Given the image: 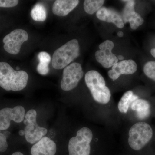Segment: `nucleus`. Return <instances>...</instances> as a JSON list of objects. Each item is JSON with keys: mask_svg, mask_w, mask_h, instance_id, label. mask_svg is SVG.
I'll return each mask as SVG.
<instances>
[{"mask_svg": "<svg viewBox=\"0 0 155 155\" xmlns=\"http://www.w3.org/2000/svg\"><path fill=\"white\" fill-rule=\"evenodd\" d=\"M19 1L17 0H0V7L12 8L18 5Z\"/></svg>", "mask_w": 155, "mask_h": 155, "instance_id": "22", "label": "nucleus"}, {"mask_svg": "<svg viewBox=\"0 0 155 155\" xmlns=\"http://www.w3.org/2000/svg\"><path fill=\"white\" fill-rule=\"evenodd\" d=\"M105 1L103 0H85L84 8L87 14H93L97 12L102 7Z\"/></svg>", "mask_w": 155, "mask_h": 155, "instance_id": "19", "label": "nucleus"}, {"mask_svg": "<svg viewBox=\"0 0 155 155\" xmlns=\"http://www.w3.org/2000/svg\"><path fill=\"white\" fill-rule=\"evenodd\" d=\"M28 39V34L25 30L15 29L3 39L4 49L11 54H17L20 51L22 44Z\"/></svg>", "mask_w": 155, "mask_h": 155, "instance_id": "8", "label": "nucleus"}, {"mask_svg": "<svg viewBox=\"0 0 155 155\" xmlns=\"http://www.w3.org/2000/svg\"><path fill=\"white\" fill-rule=\"evenodd\" d=\"M137 64L132 60H123L118 62L108 72V76L112 80L115 81L122 75H130L136 72Z\"/></svg>", "mask_w": 155, "mask_h": 155, "instance_id": "12", "label": "nucleus"}, {"mask_svg": "<svg viewBox=\"0 0 155 155\" xmlns=\"http://www.w3.org/2000/svg\"><path fill=\"white\" fill-rule=\"evenodd\" d=\"M114 47V43L107 40L100 44L99 46L100 50L95 54L97 61L104 68L113 67L119 61L117 57L112 53Z\"/></svg>", "mask_w": 155, "mask_h": 155, "instance_id": "10", "label": "nucleus"}, {"mask_svg": "<svg viewBox=\"0 0 155 155\" xmlns=\"http://www.w3.org/2000/svg\"><path fill=\"white\" fill-rule=\"evenodd\" d=\"M126 4L122 12V19L124 23H130V28L133 30L137 29L144 22V19L134 10V1H123Z\"/></svg>", "mask_w": 155, "mask_h": 155, "instance_id": "11", "label": "nucleus"}, {"mask_svg": "<svg viewBox=\"0 0 155 155\" xmlns=\"http://www.w3.org/2000/svg\"><path fill=\"white\" fill-rule=\"evenodd\" d=\"M57 151L55 143L49 137H44L31 148V155H55Z\"/></svg>", "mask_w": 155, "mask_h": 155, "instance_id": "13", "label": "nucleus"}, {"mask_svg": "<svg viewBox=\"0 0 155 155\" xmlns=\"http://www.w3.org/2000/svg\"><path fill=\"white\" fill-rule=\"evenodd\" d=\"M25 110L21 106L14 108H5L0 110V130H7L11 125V120L20 123L24 120Z\"/></svg>", "mask_w": 155, "mask_h": 155, "instance_id": "9", "label": "nucleus"}, {"mask_svg": "<svg viewBox=\"0 0 155 155\" xmlns=\"http://www.w3.org/2000/svg\"><path fill=\"white\" fill-rule=\"evenodd\" d=\"M38 58L40 61V63H43V64H49L51 60L49 54L45 51L39 53L38 55Z\"/></svg>", "mask_w": 155, "mask_h": 155, "instance_id": "21", "label": "nucleus"}, {"mask_svg": "<svg viewBox=\"0 0 155 155\" xmlns=\"http://www.w3.org/2000/svg\"><path fill=\"white\" fill-rule=\"evenodd\" d=\"M38 72L42 75H47L49 71V64L39 63L37 67Z\"/></svg>", "mask_w": 155, "mask_h": 155, "instance_id": "24", "label": "nucleus"}, {"mask_svg": "<svg viewBox=\"0 0 155 155\" xmlns=\"http://www.w3.org/2000/svg\"><path fill=\"white\" fill-rule=\"evenodd\" d=\"M47 10L45 6L39 3L34 6L31 11V16L34 20L38 22H43L46 19Z\"/></svg>", "mask_w": 155, "mask_h": 155, "instance_id": "18", "label": "nucleus"}, {"mask_svg": "<svg viewBox=\"0 0 155 155\" xmlns=\"http://www.w3.org/2000/svg\"><path fill=\"white\" fill-rule=\"evenodd\" d=\"M80 54V47L77 39L71 40L56 50L52 59V65L56 69L67 67Z\"/></svg>", "mask_w": 155, "mask_h": 155, "instance_id": "3", "label": "nucleus"}, {"mask_svg": "<svg viewBox=\"0 0 155 155\" xmlns=\"http://www.w3.org/2000/svg\"><path fill=\"white\" fill-rule=\"evenodd\" d=\"M93 137L92 132L88 127H82L78 130L76 136L69 140V155H90V144Z\"/></svg>", "mask_w": 155, "mask_h": 155, "instance_id": "5", "label": "nucleus"}, {"mask_svg": "<svg viewBox=\"0 0 155 155\" xmlns=\"http://www.w3.org/2000/svg\"><path fill=\"white\" fill-rule=\"evenodd\" d=\"M143 72L147 77L155 81V61H149L145 64Z\"/></svg>", "mask_w": 155, "mask_h": 155, "instance_id": "20", "label": "nucleus"}, {"mask_svg": "<svg viewBox=\"0 0 155 155\" xmlns=\"http://www.w3.org/2000/svg\"><path fill=\"white\" fill-rule=\"evenodd\" d=\"M117 35H118V36L119 37H122L124 36V33H123V31H119V32L117 33Z\"/></svg>", "mask_w": 155, "mask_h": 155, "instance_id": "25", "label": "nucleus"}, {"mask_svg": "<svg viewBox=\"0 0 155 155\" xmlns=\"http://www.w3.org/2000/svg\"><path fill=\"white\" fill-rule=\"evenodd\" d=\"M28 74L23 70H15L8 63L0 62V86L7 91H19L28 83Z\"/></svg>", "mask_w": 155, "mask_h": 155, "instance_id": "1", "label": "nucleus"}, {"mask_svg": "<svg viewBox=\"0 0 155 155\" xmlns=\"http://www.w3.org/2000/svg\"><path fill=\"white\" fill-rule=\"evenodd\" d=\"M19 134L20 136H24L25 135V131L24 130H19Z\"/></svg>", "mask_w": 155, "mask_h": 155, "instance_id": "26", "label": "nucleus"}, {"mask_svg": "<svg viewBox=\"0 0 155 155\" xmlns=\"http://www.w3.org/2000/svg\"><path fill=\"white\" fill-rule=\"evenodd\" d=\"M85 82L96 102L101 104H107L110 101V91L106 85L102 75L95 70H91L86 73Z\"/></svg>", "mask_w": 155, "mask_h": 155, "instance_id": "2", "label": "nucleus"}, {"mask_svg": "<svg viewBox=\"0 0 155 155\" xmlns=\"http://www.w3.org/2000/svg\"><path fill=\"white\" fill-rule=\"evenodd\" d=\"M150 53L155 58V48L152 49L150 51Z\"/></svg>", "mask_w": 155, "mask_h": 155, "instance_id": "27", "label": "nucleus"}, {"mask_svg": "<svg viewBox=\"0 0 155 155\" xmlns=\"http://www.w3.org/2000/svg\"><path fill=\"white\" fill-rule=\"evenodd\" d=\"M117 58H118V60H120V61H122L124 60V58L123 56L122 55H119L117 57Z\"/></svg>", "mask_w": 155, "mask_h": 155, "instance_id": "28", "label": "nucleus"}, {"mask_svg": "<svg viewBox=\"0 0 155 155\" xmlns=\"http://www.w3.org/2000/svg\"><path fill=\"white\" fill-rule=\"evenodd\" d=\"M78 0H57L53 4V14L60 17H64L74 10L79 4Z\"/></svg>", "mask_w": 155, "mask_h": 155, "instance_id": "15", "label": "nucleus"}, {"mask_svg": "<svg viewBox=\"0 0 155 155\" xmlns=\"http://www.w3.org/2000/svg\"><path fill=\"white\" fill-rule=\"evenodd\" d=\"M153 135V129L149 124L137 122L130 127L128 132V144L132 149L140 150L149 142Z\"/></svg>", "mask_w": 155, "mask_h": 155, "instance_id": "4", "label": "nucleus"}, {"mask_svg": "<svg viewBox=\"0 0 155 155\" xmlns=\"http://www.w3.org/2000/svg\"><path fill=\"white\" fill-rule=\"evenodd\" d=\"M138 99V97L134 94L133 91H126L118 103V108L119 112L122 114H126L132 103Z\"/></svg>", "mask_w": 155, "mask_h": 155, "instance_id": "17", "label": "nucleus"}, {"mask_svg": "<svg viewBox=\"0 0 155 155\" xmlns=\"http://www.w3.org/2000/svg\"><path fill=\"white\" fill-rule=\"evenodd\" d=\"M97 18L101 21L108 23H113L118 28H122L124 26L122 16L117 11L113 9L102 7L97 12Z\"/></svg>", "mask_w": 155, "mask_h": 155, "instance_id": "14", "label": "nucleus"}, {"mask_svg": "<svg viewBox=\"0 0 155 155\" xmlns=\"http://www.w3.org/2000/svg\"><path fill=\"white\" fill-rule=\"evenodd\" d=\"M131 110L136 111L140 119L147 118L150 114V105L147 101L141 99L135 100L131 105Z\"/></svg>", "mask_w": 155, "mask_h": 155, "instance_id": "16", "label": "nucleus"}, {"mask_svg": "<svg viewBox=\"0 0 155 155\" xmlns=\"http://www.w3.org/2000/svg\"><path fill=\"white\" fill-rule=\"evenodd\" d=\"M8 144L7 137L0 131V152H4L8 149Z\"/></svg>", "mask_w": 155, "mask_h": 155, "instance_id": "23", "label": "nucleus"}, {"mask_svg": "<svg viewBox=\"0 0 155 155\" xmlns=\"http://www.w3.org/2000/svg\"><path fill=\"white\" fill-rule=\"evenodd\" d=\"M36 118V111L31 109L25 114L23 120L24 124L26 125L24 129L25 139L31 144H35L48 132L46 128L38 125Z\"/></svg>", "mask_w": 155, "mask_h": 155, "instance_id": "6", "label": "nucleus"}, {"mask_svg": "<svg viewBox=\"0 0 155 155\" xmlns=\"http://www.w3.org/2000/svg\"><path fill=\"white\" fill-rule=\"evenodd\" d=\"M12 155H24L22 153L19 152H17L12 154Z\"/></svg>", "mask_w": 155, "mask_h": 155, "instance_id": "29", "label": "nucleus"}, {"mask_svg": "<svg viewBox=\"0 0 155 155\" xmlns=\"http://www.w3.org/2000/svg\"><path fill=\"white\" fill-rule=\"evenodd\" d=\"M84 72L81 65L73 63L64 68L61 83V88L64 91L75 88L82 78Z\"/></svg>", "mask_w": 155, "mask_h": 155, "instance_id": "7", "label": "nucleus"}]
</instances>
